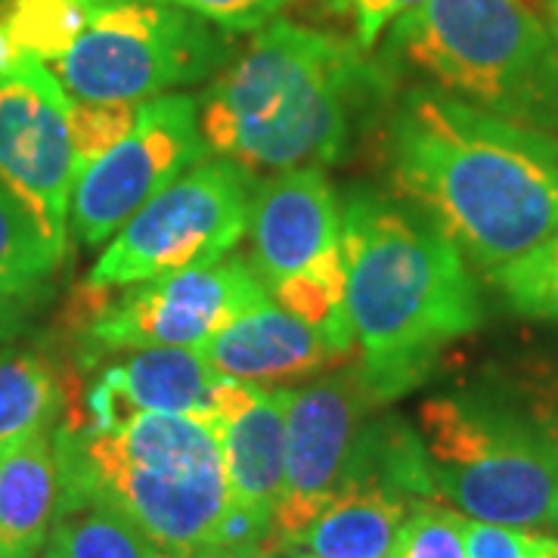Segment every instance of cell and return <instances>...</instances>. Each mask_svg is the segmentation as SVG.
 <instances>
[{
	"mask_svg": "<svg viewBox=\"0 0 558 558\" xmlns=\"http://www.w3.org/2000/svg\"><path fill=\"white\" fill-rule=\"evenodd\" d=\"M385 161L400 202L484 274L558 230V137L490 116L438 87L388 102Z\"/></svg>",
	"mask_w": 558,
	"mask_h": 558,
	"instance_id": "1",
	"label": "cell"
},
{
	"mask_svg": "<svg viewBox=\"0 0 558 558\" xmlns=\"http://www.w3.org/2000/svg\"><path fill=\"white\" fill-rule=\"evenodd\" d=\"M398 78L351 38L274 20L199 100L208 153L245 168H307L344 156L357 124L395 100Z\"/></svg>",
	"mask_w": 558,
	"mask_h": 558,
	"instance_id": "2",
	"label": "cell"
},
{
	"mask_svg": "<svg viewBox=\"0 0 558 558\" xmlns=\"http://www.w3.org/2000/svg\"><path fill=\"white\" fill-rule=\"evenodd\" d=\"M341 252L360 373L385 407L425 385L440 354L478 329V286L432 220L373 186L344 199Z\"/></svg>",
	"mask_w": 558,
	"mask_h": 558,
	"instance_id": "3",
	"label": "cell"
},
{
	"mask_svg": "<svg viewBox=\"0 0 558 558\" xmlns=\"http://www.w3.org/2000/svg\"><path fill=\"white\" fill-rule=\"evenodd\" d=\"M53 444L60 499L109 502L161 553L218 546L230 497L215 425L174 413H134L112 425L60 418Z\"/></svg>",
	"mask_w": 558,
	"mask_h": 558,
	"instance_id": "4",
	"label": "cell"
},
{
	"mask_svg": "<svg viewBox=\"0 0 558 558\" xmlns=\"http://www.w3.org/2000/svg\"><path fill=\"white\" fill-rule=\"evenodd\" d=\"M385 69L457 100L558 131V40L521 0H422L388 28Z\"/></svg>",
	"mask_w": 558,
	"mask_h": 558,
	"instance_id": "5",
	"label": "cell"
},
{
	"mask_svg": "<svg viewBox=\"0 0 558 558\" xmlns=\"http://www.w3.org/2000/svg\"><path fill=\"white\" fill-rule=\"evenodd\" d=\"M416 422L438 499L475 521L556 527V450L519 400L462 388L425 400Z\"/></svg>",
	"mask_w": 558,
	"mask_h": 558,
	"instance_id": "6",
	"label": "cell"
},
{
	"mask_svg": "<svg viewBox=\"0 0 558 558\" xmlns=\"http://www.w3.org/2000/svg\"><path fill=\"white\" fill-rule=\"evenodd\" d=\"M230 60L227 32L165 0H102L50 65L72 100L146 102L205 81Z\"/></svg>",
	"mask_w": 558,
	"mask_h": 558,
	"instance_id": "7",
	"label": "cell"
},
{
	"mask_svg": "<svg viewBox=\"0 0 558 558\" xmlns=\"http://www.w3.org/2000/svg\"><path fill=\"white\" fill-rule=\"evenodd\" d=\"M252 270L279 307L317 326L341 357L354 354L344 304L339 196L317 165L264 180L252 211Z\"/></svg>",
	"mask_w": 558,
	"mask_h": 558,
	"instance_id": "8",
	"label": "cell"
},
{
	"mask_svg": "<svg viewBox=\"0 0 558 558\" xmlns=\"http://www.w3.org/2000/svg\"><path fill=\"white\" fill-rule=\"evenodd\" d=\"M258 178L233 159H205L180 174L106 242L87 286L128 289L227 258L252 227Z\"/></svg>",
	"mask_w": 558,
	"mask_h": 558,
	"instance_id": "9",
	"label": "cell"
},
{
	"mask_svg": "<svg viewBox=\"0 0 558 558\" xmlns=\"http://www.w3.org/2000/svg\"><path fill=\"white\" fill-rule=\"evenodd\" d=\"M270 299L248 260L220 258L128 286L102 299L81 326V363L146 348H199L223 326Z\"/></svg>",
	"mask_w": 558,
	"mask_h": 558,
	"instance_id": "10",
	"label": "cell"
},
{
	"mask_svg": "<svg viewBox=\"0 0 558 558\" xmlns=\"http://www.w3.org/2000/svg\"><path fill=\"white\" fill-rule=\"evenodd\" d=\"M205 159L208 146L196 97L161 94L140 102L131 131L75 180L69 205L72 236L81 245L109 242L146 202Z\"/></svg>",
	"mask_w": 558,
	"mask_h": 558,
	"instance_id": "11",
	"label": "cell"
},
{
	"mask_svg": "<svg viewBox=\"0 0 558 558\" xmlns=\"http://www.w3.org/2000/svg\"><path fill=\"white\" fill-rule=\"evenodd\" d=\"M381 410L360 363L329 369L292 388L286 413V481L267 549L282 553L336 497L351 472L360 435Z\"/></svg>",
	"mask_w": 558,
	"mask_h": 558,
	"instance_id": "12",
	"label": "cell"
},
{
	"mask_svg": "<svg viewBox=\"0 0 558 558\" xmlns=\"http://www.w3.org/2000/svg\"><path fill=\"white\" fill-rule=\"evenodd\" d=\"M60 78L35 57L0 69V183L38 220L40 233L65 252L75 190V149Z\"/></svg>",
	"mask_w": 558,
	"mask_h": 558,
	"instance_id": "13",
	"label": "cell"
},
{
	"mask_svg": "<svg viewBox=\"0 0 558 558\" xmlns=\"http://www.w3.org/2000/svg\"><path fill=\"white\" fill-rule=\"evenodd\" d=\"M255 395L258 385L220 376L196 348H146L109 363L84 391L81 410L69 407L62 418L112 425L134 413H174L220 428Z\"/></svg>",
	"mask_w": 558,
	"mask_h": 558,
	"instance_id": "14",
	"label": "cell"
},
{
	"mask_svg": "<svg viewBox=\"0 0 558 558\" xmlns=\"http://www.w3.org/2000/svg\"><path fill=\"white\" fill-rule=\"evenodd\" d=\"M196 351L220 376L258 388L304 385L344 360L317 326L289 314L270 299L223 326Z\"/></svg>",
	"mask_w": 558,
	"mask_h": 558,
	"instance_id": "15",
	"label": "cell"
},
{
	"mask_svg": "<svg viewBox=\"0 0 558 558\" xmlns=\"http://www.w3.org/2000/svg\"><path fill=\"white\" fill-rule=\"evenodd\" d=\"M292 388H258L220 425V453L230 506L274 531L286 481V413Z\"/></svg>",
	"mask_w": 558,
	"mask_h": 558,
	"instance_id": "16",
	"label": "cell"
},
{
	"mask_svg": "<svg viewBox=\"0 0 558 558\" xmlns=\"http://www.w3.org/2000/svg\"><path fill=\"white\" fill-rule=\"evenodd\" d=\"M416 499L391 487L351 481L292 539L282 558H391Z\"/></svg>",
	"mask_w": 558,
	"mask_h": 558,
	"instance_id": "17",
	"label": "cell"
},
{
	"mask_svg": "<svg viewBox=\"0 0 558 558\" xmlns=\"http://www.w3.org/2000/svg\"><path fill=\"white\" fill-rule=\"evenodd\" d=\"M60 509L53 432L0 457V556L38 558Z\"/></svg>",
	"mask_w": 558,
	"mask_h": 558,
	"instance_id": "18",
	"label": "cell"
},
{
	"mask_svg": "<svg viewBox=\"0 0 558 558\" xmlns=\"http://www.w3.org/2000/svg\"><path fill=\"white\" fill-rule=\"evenodd\" d=\"M69 400L60 366L35 348L0 351V457L53 432Z\"/></svg>",
	"mask_w": 558,
	"mask_h": 558,
	"instance_id": "19",
	"label": "cell"
},
{
	"mask_svg": "<svg viewBox=\"0 0 558 558\" xmlns=\"http://www.w3.org/2000/svg\"><path fill=\"white\" fill-rule=\"evenodd\" d=\"M40 558H161V549L109 502L60 499Z\"/></svg>",
	"mask_w": 558,
	"mask_h": 558,
	"instance_id": "20",
	"label": "cell"
},
{
	"mask_svg": "<svg viewBox=\"0 0 558 558\" xmlns=\"http://www.w3.org/2000/svg\"><path fill=\"white\" fill-rule=\"evenodd\" d=\"M62 255L40 233L32 211L0 183V295L35 307L50 295Z\"/></svg>",
	"mask_w": 558,
	"mask_h": 558,
	"instance_id": "21",
	"label": "cell"
},
{
	"mask_svg": "<svg viewBox=\"0 0 558 558\" xmlns=\"http://www.w3.org/2000/svg\"><path fill=\"white\" fill-rule=\"evenodd\" d=\"M102 0H3L0 28L7 40L44 65H53L90 25Z\"/></svg>",
	"mask_w": 558,
	"mask_h": 558,
	"instance_id": "22",
	"label": "cell"
},
{
	"mask_svg": "<svg viewBox=\"0 0 558 558\" xmlns=\"http://www.w3.org/2000/svg\"><path fill=\"white\" fill-rule=\"evenodd\" d=\"M490 279L515 314L558 323V230Z\"/></svg>",
	"mask_w": 558,
	"mask_h": 558,
	"instance_id": "23",
	"label": "cell"
},
{
	"mask_svg": "<svg viewBox=\"0 0 558 558\" xmlns=\"http://www.w3.org/2000/svg\"><path fill=\"white\" fill-rule=\"evenodd\" d=\"M391 558H469L465 515L440 499H422L403 521Z\"/></svg>",
	"mask_w": 558,
	"mask_h": 558,
	"instance_id": "24",
	"label": "cell"
},
{
	"mask_svg": "<svg viewBox=\"0 0 558 558\" xmlns=\"http://www.w3.org/2000/svg\"><path fill=\"white\" fill-rule=\"evenodd\" d=\"M137 112L140 102L72 100V106H69V128H72V149H75L78 174L131 131V124L137 121Z\"/></svg>",
	"mask_w": 558,
	"mask_h": 558,
	"instance_id": "25",
	"label": "cell"
},
{
	"mask_svg": "<svg viewBox=\"0 0 558 558\" xmlns=\"http://www.w3.org/2000/svg\"><path fill=\"white\" fill-rule=\"evenodd\" d=\"M329 20L341 22L360 50H373L379 38L422 0H314Z\"/></svg>",
	"mask_w": 558,
	"mask_h": 558,
	"instance_id": "26",
	"label": "cell"
},
{
	"mask_svg": "<svg viewBox=\"0 0 558 558\" xmlns=\"http://www.w3.org/2000/svg\"><path fill=\"white\" fill-rule=\"evenodd\" d=\"M180 10H190L193 16L211 22L215 28L227 35H242V32H258L267 22L279 16L292 0H165Z\"/></svg>",
	"mask_w": 558,
	"mask_h": 558,
	"instance_id": "27",
	"label": "cell"
},
{
	"mask_svg": "<svg viewBox=\"0 0 558 558\" xmlns=\"http://www.w3.org/2000/svg\"><path fill=\"white\" fill-rule=\"evenodd\" d=\"M465 553L469 558H539V534L465 519Z\"/></svg>",
	"mask_w": 558,
	"mask_h": 558,
	"instance_id": "28",
	"label": "cell"
},
{
	"mask_svg": "<svg viewBox=\"0 0 558 558\" xmlns=\"http://www.w3.org/2000/svg\"><path fill=\"white\" fill-rule=\"evenodd\" d=\"M521 410L534 418L543 438L553 444L558 462V373L534 376L527 385H521L519 398ZM556 527H558V478H556Z\"/></svg>",
	"mask_w": 558,
	"mask_h": 558,
	"instance_id": "29",
	"label": "cell"
},
{
	"mask_svg": "<svg viewBox=\"0 0 558 558\" xmlns=\"http://www.w3.org/2000/svg\"><path fill=\"white\" fill-rule=\"evenodd\" d=\"M32 304L0 295V344H10L32 329Z\"/></svg>",
	"mask_w": 558,
	"mask_h": 558,
	"instance_id": "30",
	"label": "cell"
},
{
	"mask_svg": "<svg viewBox=\"0 0 558 558\" xmlns=\"http://www.w3.org/2000/svg\"><path fill=\"white\" fill-rule=\"evenodd\" d=\"M161 558H282L267 546H199L183 553H161Z\"/></svg>",
	"mask_w": 558,
	"mask_h": 558,
	"instance_id": "31",
	"label": "cell"
},
{
	"mask_svg": "<svg viewBox=\"0 0 558 558\" xmlns=\"http://www.w3.org/2000/svg\"><path fill=\"white\" fill-rule=\"evenodd\" d=\"M539 558H558V537L539 534Z\"/></svg>",
	"mask_w": 558,
	"mask_h": 558,
	"instance_id": "32",
	"label": "cell"
},
{
	"mask_svg": "<svg viewBox=\"0 0 558 558\" xmlns=\"http://www.w3.org/2000/svg\"><path fill=\"white\" fill-rule=\"evenodd\" d=\"M546 10H549V22H553V35L558 40V0H546Z\"/></svg>",
	"mask_w": 558,
	"mask_h": 558,
	"instance_id": "33",
	"label": "cell"
},
{
	"mask_svg": "<svg viewBox=\"0 0 558 558\" xmlns=\"http://www.w3.org/2000/svg\"><path fill=\"white\" fill-rule=\"evenodd\" d=\"M0 558H3V556H0Z\"/></svg>",
	"mask_w": 558,
	"mask_h": 558,
	"instance_id": "34",
	"label": "cell"
}]
</instances>
